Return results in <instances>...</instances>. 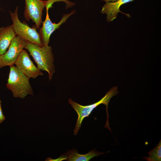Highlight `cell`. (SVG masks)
<instances>
[{
  "label": "cell",
  "instance_id": "3",
  "mask_svg": "<svg viewBox=\"0 0 161 161\" xmlns=\"http://www.w3.org/2000/svg\"><path fill=\"white\" fill-rule=\"evenodd\" d=\"M18 8V6H17L14 13L9 11L13 21V27L16 35L27 41L40 47L43 46L36 27L31 28L25 23L21 22L19 19Z\"/></svg>",
  "mask_w": 161,
  "mask_h": 161
},
{
  "label": "cell",
  "instance_id": "7",
  "mask_svg": "<svg viewBox=\"0 0 161 161\" xmlns=\"http://www.w3.org/2000/svg\"><path fill=\"white\" fill-rule=\"evenodd\" d=\"M48 12V10L46 9L45 19L42 22V26L39 33L43 46L48 45L50 36L53 32L59 28L62 24L65 23L70 16L75 13V11L74 10L69 14H64L61 21L58 23H52L51 21Z\"/></svg>",
  "mask_w": 161,
  "mask_h": 161
},
{
  "label": "cell",
  "instance_id": "6",
  "mask_svg": "<svg viewBox=\"0 0 161 161\" xmlns=\"http://www.w3.org/2000/svg\"><path fill=\"white\" fill-rule=\"evenodd\" d=\"M25 9L24 12L25 19L30 20L35 23L36 28H39L42 22V11L46 7L47 1L42 0H24Z\"/></svg>",
  "mask_w": 161,
  "mask_h": 161
},
{
  "label": "cell",
  "instance_id": "11",
  "mask_svg": "<svg viewBox=\"0 0 161 161\" xmlns=\"http://www.w3.org/2000/svg\"><path fill=\"white\" fill-rule=\"evenodd\" d=\"M16 36L12 25L0 27V55L6 52L12 41Z\"/></svg>",
  "mask_w": 161,
  "mask_h": 161
},
{
  "label": "cell",
  "instance_id": "13",
  "mask_svg": "<svg viewBox=\"0 0 161 161\" xmlns=\"http://www.w3.org/2000/svg\"><path fill=\"white\" fill-rule=\"evenodd\" d=\"M5 120L4 116V115L2 111L1 106H0V124L2 123Z\"/></svg>",
  "mask_w": 161,
  "mask_h": 161
},
{
  "label": "cell",
  "instance_id": "15",
  "mask_svg": "<svg viewBox=\"0 0 161 161\" xmlns=\"http://www.w3.org/2000/svg\"><path fill=\"white\" fill-rule=\"evenodd\" d=\"M1 100H0V106H1Z\"/></svg>",
  "mask_w": 161,
  "mask_h": 161
},
{
  "label": "cell",
  "instance_id": "9",
  "mask_svg": "<svg viewBox=\"0 0 161 161\" xmlns=\"http://www.w3.org/2000/svg\"><path fill=\"white\" fill-rule=\"evenodd\" d=\"M94 149L86 154H80L76 149L68 150L66 153L63 154L59 157L53 159L48 158L46 160L49 161H61L66 160L68 161H88L95 157L104 154Z\"/></svg>",
  "mask_w": 161,
  "mask_h": 161
},
{
  "label": "cell",
  "instance_id": "10",
  "mask_svg": "<svg viewBox=\"0 0 161 161\" xmlns=\"http://www.w3.org/2000/svg\"><path fill=\"white\" fill-rule=\"evenodd\" d=\"M134 0H117L114 2H107L102 7L101 13L107 15V20L108 22L113 21L116 18L118 13L121 12L129 18V14H126L120 10L121 6L127 3L133 1Z\"/></svg>",
  "mask_w": 161,
  "mask_h": 161
},
{
  "label": "cell",
  "instance_id": "1",
  "mask_svg": "<svg viewBox=\"0 0 161 161\" xmlns=\"http://www.w3.org/2000/svg\"><path fill=\"white\" fill-rule=\"evenodd\" d=\"M24 49H27L41 70L46 71L49 81L55 72L54 57L52 47L49 45L40 47L27 41Z\"/></svg>",
  "mask_w": 161,
  "mask_h": 161
},
{
  "label": "cell",
  "instance_id": "2",
  "mask_svg": "<svg viewBox=\"0 0 161 161\" xmlns=\"http://www.w3.org/2000/svg\"><path fill=\"white\" fill-rule=\"evenodd\" d=\"M29 79L16 66H10L6 87L14 97L24 98L28 95H33Z\"/></svg>",
  "mask_w": 161,
  "mask_h": 161
},
{
  "label": "cell",
  "instance_id": "8",
  "mask_svg": "<svg viewBox=\"0 0 161 161\" xmlns=\"http://www.w3.org/2000/svg\"><path fill=\"white\" fill-rule=\"evenodd\" d=\"M15 64L17 69L29 78L35 79L38 76L44 75L41 70L34 65L25 50H23Z\"/></svg>",
  "mask_w": 161,
  "mask_h": 161
},
{
  "label": "cell",
  "instance_id": "16",
  "mask_svg": "<svg viewBox=\"0 0 161 161\" xmlns=\"http://www.w3.org/2000/svg\"></svg>",
  "mask_w": 161,
  "mask_h": 161
},
{
  "label": "cell",
  "instance_id": "4",
  "mask_svg": "<svg viewBox=\"0 0 161 161\" xmlns=\"http://www.w3.org/2000/svg\"><path fill=\"white\" fill-rule=\"evenodd\" d=\"M115 91L114 88L110 90L100 101L93 104L85 106L81 105L73 101L72 99H69V103L78 115L77 120L74 130V135H76L78 134V131L81 128V123L83 119L88 117L93 109L101 104H103L106 106L107 112L108 104L111 97L114 95V92Z\"/></svg>",
  "mask_w": 161,
  "mask_h": 161
},
{
  "label": "cell",
  "instance_id": "12",
  "mask_svg": "<svg viewBox=\"0 0 161 161\" xmlns=\"http://www.w3.org/2000/svg\"><path fill=\"white\" fill-rule=\"evenodd\" d=\"M149 156L143 158L149 161H160L161 160V140L157 145L148 153Z\"/></svg>",
  "mask_w": 161,
  "mask_h": 161
},
{
  "label": "cell",
  "instance_id": "5",
  "mask_svg": "<svg viewBox=\"0 0 161 161\" xmlns=\"http://www.w3.org/2000/svg\"><path fill=\"white\" fill-rule=\"evenodd\" d=\"M27 41L16 35L12 41L7 51L0 55V69L13 66L24 48Z\"/></svg>",
  "mask_w": 161,
  "mask_h": 161
},
{
  "label": "cell",
  "instance_id": "14",
  "mask_svg": "<svg viewBox=\"0 0 161 161\" xmlns=\"http://www.w3.org/2000/svg\"><path fill=\"white\" fill-rule=\"evenodd\" d=\"M103 1H105L106 2H114L115 1L117 0H101Z\"/></svg>",
  "mask_w": 161,
  "mask_h": 161
}]
</instances>
